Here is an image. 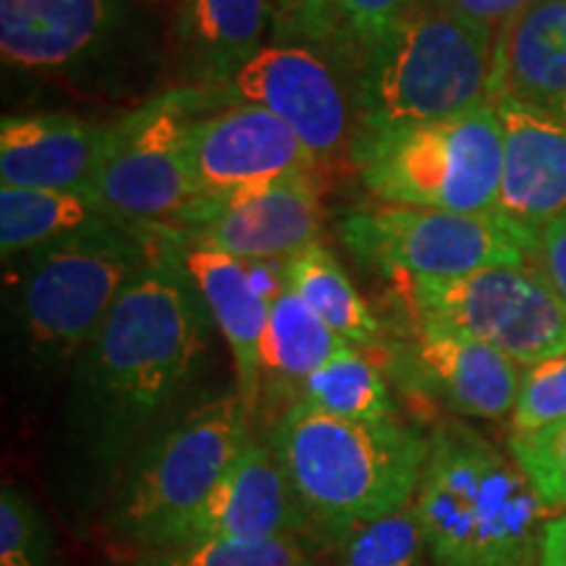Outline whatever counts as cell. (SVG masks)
Wrapping results in <instances>:
<instances>
[{
	"label": "cell",
	"mask_w": 566,
	"mask_h": 566,
	"mask_svg": "<svg viewBox=\"0 0 566 566\" xmlns=\"http://www.w3.org/2000/svg\"><path fill=\"white\" fill-rule=\"evenodd\" d=\"M210 313L174 254L113 304L71 373L66 428L95 495L108 499L134 457L166 428L202 370Z\"/></svg>",
	"instance_id": "obj_1"
},
{
	"label": "cell",
	"mask_w": 566,
	"mask_h": 566,
	"mask_svg": "<svg viewBox=\"0 0 566 566\" xmlns=\"http://www.w3.org/2000/svg\"><path fill=\"white\" fill-rule=\"evenodd\" d=\"M412 506L433 566H541L558 516L514 457L459 420L430 433Z\"/></svg>",
	"instance_id": "obj_2"
},
{
	"label": "cell",
	"mask_w": 566,
	"mask_h": 566,
	"mask_svg": "<svg viewBox=\"0 0 566 566\" xmlns=\"http://www.w3.org/2000/svg\"><path fill=\"white\" fill-rule=\"evenodd\" d=\"M268 446L325 541L412 504L428 459V438L399 420H344L300 401L281 409Z\"/></svg>",
	"instance_id": "obj_3"
},
{
	"label": "cell",
	"mask_w": 566,
	"mask_h": 566,
	"mask_svg": "<svg viewBox=\"0 0 566 566\" xmlns=\"http://www.w3.org/2000/svg\"><path fill=\"white\" fill-rule=\"evenodd\" d=\"M495 34L420 0L384 40L359 53V129L443 122L491 103Z\"/></svg>",
	"instance_id": "obj_4"
},
{
	"label": "cell",
	"mask_w": 566,
	"mask_h": 566,
	"mask_svg": "<svg viewBox=\"0 0 566 566\" xmlns=\"http://www.w3.org/2000/svg\"><path fill=\"white\" fill-rule=\"evenodd\" d=\"M163 254H174L166 233L122 221L34 250L17 304L30 363L42 373L76 363L113 304Z\"/></svg>",
	"instance_id": "obj_5"
},
{
	"label": "cell",
	"mask_w": 566,
	"mask_h": 566,
	"mask_svg": "<svg viewBox=\"0 0 566 566\" xmlns=\"http://www.w3.org/2000/svg\"><path fill=\"white\" fill-rule=\"evenodd\" d=\"M252 417L233 388L160 428L105 499L101 527L116 551L132 558L158 548L252 443Z\"/></svg>",
	"instance_id": "obj_6"
},
{
	"label": "cell",
	"mask_w": 566,
	"mask_h": 566,
	"mask_svg": "<svg viewBox=\"0 0 566 566\" xmlns=\"http://www.w3.org/2000/svg\"><path fill=\"white\" fill-rule=\"evenodd\" d=\"M349 155L380 202L491 212L501 189L504 129L495 105L485 103L443 122L359 129Z\"/></svg>",
	"instance_id": "obj_7"
},
{
	"label": "cell",
	"mask_w": 566,
	"mask_h": 566,
	"mask_svg": "<svg viewBox=\"0 0 566 566\" xmlns=\"http://www.w3.org/2000/svg\"><path fill=\"white\" fill-rule=\"evenodd\" d=\"M396 283L405 289L417 323L478 338L520 367L566 354V302L535 265Z\"/></svg>",
	"instance_id": "obj_8"
},
{
	"label": "cell",
	"mask_w": 566,
	"mask_h": 566,
	"mask_svg": "<svg viewBox=\"0 0 566 566\" xmlns=\"http://www.w3.org/2000/svg\"><path fill=\"white\" fill-rule=\"evenodd\" d=\"M200 97L197 90L171 92L111 124L92 192L116 221L174 233L208 197L184 155V137Z\"/></svg>",
	"instance_id": "obj_9"
},
{
	"label": "cell",
	"mask_w": 566,
	"mask_h": 566,
	"mask_svg": "<svg viewBox=\"0 0 566 566\" xmlns=\"http://www.w3.org/2000/svg\"><path fill=\"white\" fill-rule=\"evenodd\" d=\"M338 233L354 258L394 281L533 265L527 244L495 210L449 212L380 202L349 212Z\"/></svg>",
	"instance_id": "obj_10"
},
{
	"label": "cell",
	"mask_w": 566,
	"mask_h": 566,
	"mask_svg": "<svg viewBox=\"0 0 566 566\" xmlns=\"http://www.w3.org/2000/svg\"><path fill=\"white\" fill-rule=\"evenodd\" d=\"M321 189L315 174H296L254 187L208 195L179 231L174 250L208 247L233 260L286 263L321 237Z\"/></svg>",
	"instance_id": "obj_11"
},
{
	"label": "cell",
	"mask_w": 566,
	"mask_h": 566,
	"mask_svg": "<svg viewBox=\"0 0 566 566\" xmlns=\"http://www.w3.org/2000/svg\"><path fill=\"white\" fill-rule=\"evenodd\" d=\"M239 103L273 113L313 153L317 166L338 158L349 139V103L334 69L304 45H265L231 80Z\"/></svg>",
	"instance_id": "obj_12"
},
{
	"label": "cell",
	"mask_w": 566,
	"mask_h": 566,
	"mask_svg": "<svg viewBox=\"0 0 566 566\" xmlns=\"http://www.w3.org/2000/svg\"><path fill=\"white\" fill-rule=\"evenodd\" d=\"M184 155L205 195H223L296 174H315L317 160L281 118L252 103L192 118Z\"/></svg>",
	"instance_id": "obj_13"
},
{
	"label": "cell",
	"mask_w": 566,
	"mask_h": 566,
	"mask_svg": "<svg viewBox=\"0 0 566 566\" xmlns=\"http://www.w3.org/2000/svg\"><path fill=\"white\" fill-rule=\"evenodd\" d=\"M307 530V516L271 446L252 438L208 499L184 516L158 548L208 537H296Z\"/></svg>",
	"instance_id": "obj_14"
},
{
	"label": "cell",
	"mask_w": 566,
	"mask_h": 566,
	"mask_svg": "<svg viewBox=\"0 0 566 566\" xmlns=\"http://www.w3.org/2000/svg\"><path fill=\"white\" fill-rule=\"evenodd\" d=\"M504 129V166L495 212L530 250L551 218L566 210V122L514 101H495Z\"/></svg>",
	"instance_id": "obj_15"
},
{
	"label": "cell",
	"mask_w": 566,
	"mask_h": 566,
	"mask_svg": "<svg viewBox=\"0 0 566 566\" xmlns=\"http://www.w3.org/2000/svg\"><path fill=\"white\" fill-rule=\"evenodd\" d=\"M412 384L454 415L501 420L512 415L522 370L504 352L441 325L417 323L409 346Z\"/></svg>",
	"instance_id": "obj_16"
},
{
	"label": "cell",
	"mask_w": 566,
	"mask_h": 566,
	"mask_svg": "<svg viewBox=\"0 0 566 566\" xmlns=\"http://www.w3.org/2000/svg\"><path fill=\"white\" fill-rule=\"evenodd\" d=\"M111 126L69 113L9 116L0 124V179L21 189H92Z\"/></svg>",
	"instance_id": "obj_17"
},
{
	"label": "cell",
	"mask_w": 566,
	"mask_h": 566,
	"mask_svg": "<svg viewBox=\"0 0 566 566\" xmlns=\"http://www.w3.org/2000/svg\"><path fill=\"white\" fill-rule=\"evenodd\" d=\"M179 250L181 260H176L195 281L212 323L229 344L233 370H237V391L254 415L263 401L260 349L271 317V300L254 281L250 263L208 247H179Z\"/></svg>",
	"instance_id": "obj_18"
},
{
	"label": "cell",
	"mask_w": 566,
	"mask_h": 566,
	"mask_svg": "<svg viewBox=\"0 0 566 566\" xmlns=\"http://www.w3.org/2000/svg\"><path fill=\"white\" fill-rule=\"evenodd\" d=\"M495 101L566 122V0H535L495 34Z\"/></svg>",
	"instance_id": "obj_19"
},
{
	"label": "cell",
	"mask_w": 566,
	"mask_h": 566,
	"mask_svg": "<svg viewBox=\"0 0 566 566\" xmlns=\"http://www.w3.org/2000/svg\"><path fill=\"white\" fill-rule=\"evenodd\" d=\"M122 0H0V53L13 69L74 66L111 34Z\"/></svg>",
	"instance_id": "obj_20"
},
{
	"label": "cell",
	"mask_w": 566,
	"mask_h": 566,
	"mask_svg": "<svg viewBox=\"0 0 566 566\" xmlns=\"http://www.w3.org/2000/svg\"><path fill=\"white\" fill-rule=\"evenodd\" d=\"M273 0H184L176 38L195 80L229 82L263 51Z\"/></svg>",
	"instance_id": "obj_21"
},
{
	"label": "cell",
	"mask_w": 566,
	"mask_h": 566,
	"mask_svg": "<svg viewBox=\"0 0 566 566\" xmlns=\"http://www.w3.org/2000/svg\"><path fill=\"white\" fill-rule=\"evenodd\" d=\"M349 346L352 344L331 331L286 283L271 300V317H268L263 349H260L263 396L273 394V399L286 396L292 405L302 380Z\"/></svg>",
	"instance_id": "obj_22"
},
{
	"label": "cell",
	"mask_w": 566,
	"mask_h": 566,
	"mask_svg": "<svg viewBox=\"0 0 566 566\" xmlns=\"http://www.w3.org/2000/svg\"><path fill=\"white\" fill-rule=\"evenodd\" d=\"M116 218L92 189L0 187V252L3 260L34 252Z\"/></svg>",
	"instance_id": "obj_23"
},
{
	"label": "cell",
	"mask_w": 566,
	"mask_h": 566,
	"mask_svg": "<svg viewBox=\"0 0 566 566\" xmlns=\"http://www.w3.org/2000/svg\"><path fill=\"white\" fill-rule=\"evenodd\" d=\"M283 279L313 313L352 346L380 342V323L370 304L344 273L336 254L317 242L283 263Z\"/></svg>",
	"instance_id": "obj_24"
},
{
	"label": "cell",
	"mask_w": 566,
	"mask_h": 566,
	"mask_svg": "<svg viewBox=\"0 0 566 566\" xmlns=\"http://www.w3.org/2000/svg\"><path fill=\"white\" fill-rule=\"evenodd\" d=\"M296 401L344 420H396V405L386 378L357 346L344 349L328 365L304 378L294 391L292 405Z\"/></svg>",
	"instance_id": "obj_25"
},
{
	"label": "cell",
	"mask_w": 566,
	"mask_h": 566,
	"mask_svg": "<svg viewBox=\"0 0 566 566\" xmlns=\"http://www.w3.org/2000/svg\"><path fill=\"white\" fill-rule=\"evenodd\" d=\"M129 566H313L300 537H208L145 551Z\"/></svg>",
	"instance_id": "obj_26"
},
{
	"label": "cell",
	"mask_w": 566,
	"mask_h": 566,
	"mask_svg": "<svg viewBox=\"0 0 566 566\" xmlns=\"http://www.w3.org/2000/svg\"><path fill=\"white\" fill-rule=\"evenodd\" d=\"M334 543L336 566H424V535L415 506L363 522Z\"/></svg>",
	"instance_id": "obj_27"
},
{
	"label": "cell",
	"mask_w": 566,
	"mask_h": 566,
	"mask_svg": "<svg viewBox=\"0 0 566 566\" xmlns=\"http://www.w3.org/2000/svg\"><path fill=\"white\" fill-rule=\"evenodd\" d=\"M0 566H59L51 522L17 485L0 491Z\"/></svg>",
	"instance_id": "obj_28"
},
{
	"label": "cell",
	"mask_w": 566,
	"mask_h": 566,
	"mask_svg": "<svg viewBox=\"0 0 566 566\" xmlns=\"http://www.w3.org/2000/svg\"><path fill=\"white\" fill-rule=\"evenodd\" d=\"M509 451L551 509H566V420L535 433H512Z\"/></svg>",
	"instance_id": "obj_29"
},
{
	"label": "cell",
	"mask_w": 566,
	"mask_h": 566,
	"mask_svg": "<svg viewBox=\"0 0 566 566\" xmlns=\"http://www.w3.org/2000/svg\"><path fill=\"white\" fill-rule=\"evenodd\" d=\"M566 420V354L525 367L512 412V433H535Z\"/></svg>",
	"instance_id": "obj_30"
},
{
	"label": "cell",
	"mask_w": 566,
	"mask_h": 566,
	"mask_svg": "<svg viewBox=\"0 0 566 566\" xmlns=\"http://www.w3.org/2000/svg\"><path fill=\"white\" fill-rule=\"evenodd\" d=\"M420 0H336L334 38H342L357 53H365L375 42L407 17Z\"/></svg>",
	"instance_id": "obj_31"
},
{
	"label": "cell",
	"mask_w": 566,
	"mask_h": 566,
	"mask_svg": "<svg viewBox=\"0 0 566 566\" xmlns=\"http://www.w3.org/2000/svg\"><path fill=\"white\" fill-rule=\"evenodd\" d=\"M336 0H273V34L279 40L325 42L334 38Z\"/></svg>",
	"instance_id": "obj_32"
},
{
	"label": "cell",
	"mask_w": 566,
	"mask_h": 566,
	"mask_svg": "<svg viewBox=\"0 0 566 566\" xmlns=\"http://www.w3.org/2000/svg\"><path fill=\"white\" fill-rule=\"evenodd\" d=\"M533 265L546 275L551 286L566 302V210L543 226L537 233Z\"/></svg>",
	"instance_id": "obj_33"
},
{
	"label": "cell",
	"mask_w": 566,
	"mask_h": 566,
	"mask_svg": "<svg viewBox=\"0 0 566 566\" xmlns=\"http://www.w3.org/2000/svg\"><path fill=\"white\" fill-rule=\"evenodd\" d=\"M436 3H441L446 11L457 13V17L472 21V24L499 32L535 0H436Z\"/></svg>",
	"instance_id": "obj_34"
},
{
	"label": "cell",
	"mask_w": 566,
	"mask_h": 566,
	"mask_svg": "<svg viewBox=\"0 0 566 566\" xmlns=\"http://www.w3.org/2000/svg\"><path fill=\"white\" fill-rule=\"evenodd\" d=\"M541 566H566V514H558L543 530Z\"/></svg>",
	"instance_id": "obj_35"
},
{
	"label": "cell",
	"mask_w": 566,
	"mask_h": 566,
	"mask_svg": "<svg viewBox=\"0 0 566 566\" xmlns=\"http://www.w3.org/2000/svg\"><path fill=\"white\" fill-rule=\"evenodd\" d=\"M139 3H166V0H139ZM184 3V0H181Z\"/></svg>",
	"instance_id": "obj_36"
}]
</instances>
